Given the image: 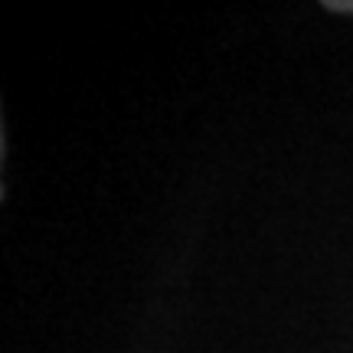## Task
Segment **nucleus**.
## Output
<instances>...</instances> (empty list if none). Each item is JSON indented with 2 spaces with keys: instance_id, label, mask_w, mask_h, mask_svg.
Wrapping results in <instances>:
<instances>
[{
  "instance_id": "f257e3e1",
  "label": "nucleus",
  "mask_w": 353,
  "mask_h": 353,
  "mask_svg": "<svg viewBox=\"0 0 353 353\" xmlns=\"http://www.w3.org/2000/svg\"><path fill=\"white\" fill-rule=\"evenodd\" d=\"M327 10H334V13H353V0H327Z\"/></svg>"
}]
</instances>
